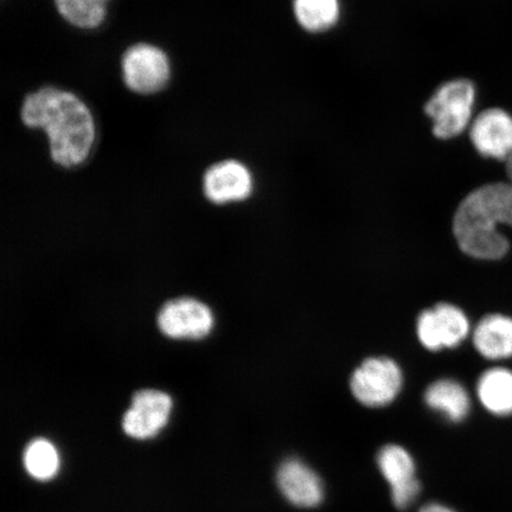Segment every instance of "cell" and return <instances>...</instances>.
I'll list each match as a JSON object with an SVG mask.
<instances>
[{
	"label": "cell",
	"mask_w": 512,
	"mask_h": 512,
	"mask_svg": "<svg viewBox=\"0 0 512 512\" xmlns=\"http://www.w3.org/2000/svg\"><path fill=\"white\" fill-rule=\"evenodd\" d=\"M294 15L300 27L310 32L329 30L338 22V0H293Z\"/></svg>",
	"instance_id": "16"
},
{
	"label": "cell",
	"mask_w": 512,
	"mask_h": 512,
	"mask_svg": "<svg viewBox=\"0 0 512 512\" xmlns=\"http://www.w3.org/2000/svg\"><path fill=\"white\" fill-rule=\"evenodd\" d=\"M476 87L466 79L441 85L427 101L425 111L432 119V132L441 140L456 138L472 124Z\"/></svg>",
	"instance_id": "3"
},
{
	"label": "cell",
	"mask_w": 512,
	"mask_h": 512,
	"mask_svg": "<svg viewBox=\"0 0 512 512\" xmlns=\"http://www.w3.org/2000/svg\"><path fill=\"white\" fill-rule=\"evenodd\" d=\"M253 191V177L245 164L227 159L209 166L203 175V192L214 204L245 201Z\"/></svg>",
	"instance_id": "11"
},
{
	"label": "cell",
	"mask_w": 512,
	"mask_h": 512,
	"mask_svg": "<svg viewBox=\"0 0 512 512\" xmlns=\"http://www.w3.org/2000/svg\"><path fill=\"white\" fill-rule=\"evenodd\" d=\"M125 86L139 95L164 91L171 80V63L163 49L150 43H137L121 57Z\"/></svg>",
	"instance_id": "5"
},
{
	"label": "cell",
	"mask_w": 512,
	"mask_h": 512,
	"mask_svg": "<svg viewBox=\"0 0 512 512\" xmlns=\"http://www.w3.org/2000/svg\"><path fill=\"white\" fill-rule=\"evenodd\" d=\"M480 403L497 416L512 414V371L495 368L485 371L477 386Z\"/></svg>",
	"instance_id": "15"
},
{
	"label": "cell",
	"mask_w": 512,
	"mask_h": 512,
	"mask_svg": "<svg viewBox=\"0 0 512 512\" xmlns=\"http://www.w3.org/2000/svg\"><path fill=\"white\" fill-rule=\"evenodd\" d=\"M505 165H507V175L509 177V181L512 184V153L511 156L507 159V162H505Z\"/></svg>",
	"instance_id": "20"
},
{
	"label": "cell",
	"mask_w": 512,
	"mask_h": 512,
	"mask_svg": "<svg viewBox=\"0 0 512 512\" xmlns=\"http://www.w3.org/2000/svg\"><path fill=\"white\" fill-rule=\"evenodd\" d=\"M470 139L480 156L504 160L512 153V117L501 108L477 115L470 126Z\"/></svg>",
	"instance_id": "12"
},
{
	"label": "cell",
	"mask_w": 512,
	"mask_h": 512,
	"mask_svg": "<svg viewBox=\"0 0 512 512\" xmlns=\"http://www.w3.org/2000/svg\"><path fill=\"white\" fill-rule=\"evenodd\" d=\"M158 326L174 339H200L214 326L213 312L206 304L192 298H178L166 303L158 315Z\"/></svg>",
	"instance_id": "9"
},
{
	"label": "cell",
	"mask_w": 512,
	"mask_h": 512,
	"mask_svg": "<svg viewBox=\"0 0 512 512\" xmlns=\"http://www.w3.org/2000/svg\"><path fill=\"white\" fill-rule=\"evenodd\" d=\"M470 322L459 307L441 303L421 313L418 319V337L431 351L456 348L469 335Z\"/></svg>",
	"instance_id": "8"
},
{
	"label": "cell",
	"mask_w": 512,
	"mask_h": 512,
	"mask_svg": "<svg viewBox=\"0 0 512 512\" xmlns=\"http://www.w3.org/2000/svg\"><path fill=\"white\" fill-rule=\"evenodd\" d=\"M499 224L512 227V184L490 183L470 192L453 219V233L462 251L478 260H501L510 242Z\"/></svg>",
	"instance_id": "2"
},
{
	"label": "cell",
	"mask_w": 512,
	"mask_h": 512,
	"mask_svg": "<svg viewBox=\"0 0 512 512\" xmlns=\"http://www.w3.org/2000/svg\"><path fill=\"white\" fill-rule=\"evenodd\" d=\"M171 409L172 400L168 394L156 389L139 390L124 415V432L128 437L140 440L156 437L168 424Z\"/></svg>",
	"instance_id": "10"
},
{
	"label": "cell",
	"mask_w": 512,
	"mask_h": 512,
	"mask_svg": "<svg viewBox=\"0 0 512 512\" xmlns=\"http://www.w3.org/2000/svg\"><path fill=\"white\" fill-rule=\"evenodd\" d=\"M473 344L480 355L498 361L512 357V318L486 316L476 326Z\"/></svg>",
	"instance_id": "13"
},
{
	"label": "cell",
	"mask_w": 512,
	"mask_h": 512,
	"mask_svg": "<svg viewBox=\"0 0 512 512\" xmlns=\"http://www.w3.org/2000/svg\"><path fill=\"white\" fill-rule=\"evenodd\" d=\"M110 0H54L63 19L79 29H95L104 23Z\"/></svg>",
	"instance_id": "17"
},
{
	"label": "cell",
	"mask_w": 512,
	"mask_h": 512,
	"mask_svg": "<svg viewBox=\"0 0 512 512\" xmlns=\"http://www.w3.org/2000/svg\"><path fill=\"white\" fill-rule=\"evenodd\" d=\"M376 466L388 485L390 502L399 511H407L418 503L424 484L418 477V465L412 453L398 444L380 448Z\"/></svg>",
	"instance_id": "4"
},
{
	"label": "cell",
	"mask_w": 512,
	"mask_h": 512,
	"mask_svg": "<svg viewBox=\"0 0 512 512\" xmlns=\"http://www.w3.org/2000/svg\"><path fill=\"white\" fill-rule=\"evenodd\" d=\"M275 483L281 496L294 508L312 510L324 503V480L319 472L303 459H285L275 473Z\"/></svg>",
	"instance_id": "7"
},
{
	"label": "cell",
	"mask_w": 512,
	"mask_h": 512,
	"mask_svg": "<svg viewBox=\"0 0 512 512\" xmlns=\"http://www.w3.org/2000/svg\"><path fill=\"white\" fill-rule=\"evenodd\" d=\"M402 371L387 357H371L351 376V392L363 406L381 408L390 405L402 387Z\"/></svg>",
	"instance_id": "6"
},
{
	"label": "cell",
	"mask_w": 512,
	"mask_h": 512,
	"mask_svg": "<svg viewBox=\"0 0 512 512\" xmlns=\"http://www.w3.org/2000/svg\"><path fill=\"white\" fill-rule=\"evenodd\" d=\"M21 120L31 130L46 132L50 158L62 168H74L91 155L94 118L79 96L53 86L42 87L25 95Z\"/></svg>",
	"instance_id": "1"
},
{
	"label": "cell",
	"mask_w": 512,
	"mask_h": 512,
	"mask_svg": "<svg viewBox=\"0 0 512 512\" xmlns=\"http://www.w3.org/2000/svg\"><path fill=\"white\" fill-rule=\"evenodd\" d=\"M24 466L29 475L38 480H49L60 469L59 453L47 439H35L25 448Z\"/></svg>",
	"instance_id": "18"
},
{
	"label": "cell",
	"mask_w": 512,
	"mask_h": 512,
	"mask_svg": "<svg viewBox=\"0 0 512 512\" xmlns=\"http://www.w3.org/2000/svg\"><path fill=\"white\" fill-rule=\"evenodd\" d=\"M416 512H457L456 510L448 507L445 503L441 502H430L422 505V507Z\"/></svg>",
	"instance_id": "19"
},
{
	"label": "cell",
	"mask_w": 512,
	"mask_h": 512,
	"mask_svg": "<svg viewBox=\"0 0 512 512\" xmlns=\"http://www.w3.org/2000/svg\"><path fill=\"white\" fill-rule=\"evenodd\" d=\"M425 402L432 411L444 415L453 424L464 421L471 409L466 389L453 380H439L431 384L426 390Z\"/></svg>",
	"instance_id": "14"
}]
</instances>
